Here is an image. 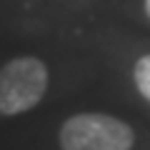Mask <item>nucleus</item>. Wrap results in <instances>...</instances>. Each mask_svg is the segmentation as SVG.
Here are the masks:
<instances>
[{
    "label": "nucleus",
    "instance_id": "4",
    "mask_svg": "<svg viewBox=\"0 0 150 150\" xmlns=\"http://www.w3.org/2000/svg\"><path fill=\"white\" fill-rule=\"evenodd\" d=\"M145 15L150 18V0H145Z\"/></svg>",
    "mask_w": 150,
    "mask_h": 150
},
{
    "label": "nucleus",
    "instance_id": "3",
    "mask_svg": "<svg viewBox=\"0 0 150 150\" xmlns=\"http://www.w3.org/2000/svg\"><path fill=\"white\" fill-rule=\"evenodd\" d=\"M133 78H135V85H138L140 95L150 103V55H143V58L135 63Z\"/></svg>",
    "mask_w": 150,
    "mask_h": 150
},
{
    "label": "nucleus",
    "instance_id": "2",
    "mask_svg": "<svg viewBox=\"0 0 150 150\" xmlns=\"http://www.w3.org/2000/svg\"><path fill=\"white\" fill-rule=\"evenodd\" d=\"M48 88V68L38 58H15L0 68V112L18 115L43 100Z\"/></svg>",
    "mask_w": 150,
    "mask_h": 150
},
{
    "label": "nucleus",
    "instance_id": "1",
    "mask_svg": "<svg viewBox=\"0 0 150 150\" xmlns=\"http://www.w3.org/2000/svg\"><path fill=\"white\" fill-rule=\"evenodd\" d=\"M133 143V128L105 112H80L60 128L63 150H130Z\"/></svg>",
    "mask_w": 150,
    "mask_h": 150
}]
</instances>
